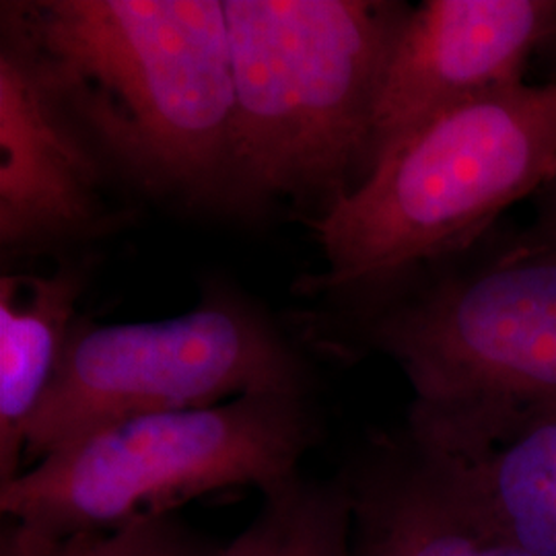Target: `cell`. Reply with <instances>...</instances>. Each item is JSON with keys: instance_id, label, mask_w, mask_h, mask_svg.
I'll list each match as a JSON object with an SVG mask.
<instances>
[{"instance_id": "ba28073f", "label": "cell", "mask_w": 556, "mask_h": 556, "mask_svg": "<svg viewBox=\"0 0 556 556\" xmlns=\"http://www.w3.org/2000/svg\"><path fill=\"white\" fill-rule=\"evenodd\" d=\"M555 41L556 0H425L410 7L381 87L367 174L427 119L526 85L532 60Z\"/></svg>"}, {"instance_id": "8fae6325", "label": "cell", "mask_w": 556, "mask_h": 556, "mask_svg": "<svg viewBox=\"0 0 556 556\" xmlns=\"http://www.w3.org/2000/svg\"><path fill=\"white\" fill-rule=\"evenodd\" d=\"M466 466L498 536L556 556V408Z\"/></svg>"}, {"instance_id": "6da1fadb", "label": "cell", "mask_w": 556, "mask_h": 556, "mask_svg": "<svg viewBox=\"0 0 556 556\" xmlns=\"http://www.w3.org/2000/svg\"><path fill=\"white\" fill-rule=\"evenodd\" d=\"M340 298L355 305L349 340L410 381L420 445L477 464L556 408V250L521 229Z\"/></svg>"}, {"instance_id": "7c38bea8", "label": "cell", "mask_w": 556, "mask_h": 556, "mask_svg": "<svg viewBox=\"0 0 556 556\" xmlns=\"http://www.w3.org/2000/svg\"><path fill=\"white\" fill-rule=\"evenodd\" d=\"M278 556H351V495L344 475L287 491Z\"/></svg>"}, {"instance_id": "3957f363", "label": "cell", "mask_w": 556, "mask_h": 556, "mask_svg": "<svg viewBox=\"0 0 556 556\" xmlns=\"http://www.w3.org/2000/svg\"><path fill=\"white\" fill-rule=\"evenodd\" d=\"M223 4L236 101L233 211L293 200L321 217L367 176L381 87L410 4Z\"/></svg>"}, {"instance_id": "4fadbf2b", "label": "cell", "mask_w": 556, "mask_h": 556, "mask_svg": "<svg viewBox=\"0 0 556 556\" xmlns=\"http://www.w3.org/2000/svg\"><path fill=\"white\" fill-rule=\"evenodd\" d=\"M206 540L174 517L128 526L118 532L96 534L91 556H217Z\"/></svg>"}, {"instance_id": "5b68a950", "label": "cell", "mask_w": 556, "mask_h": 556, "mask_svg": "<svg viewBox=\"0 0 556 556\" xmlns=\"http://www.w3.org/2000/svg\"><path fill=\"white\" fill-rule=\"evenodd\" d=\"M318 439V415L303 394L128 418L0 484V511L54 534H110L231 489L273 497L298 482Z\"/></svg>"}, {"instance_id": "5bb4252c", "label": "cell", "mask_w": 556, "mask_h": 556, "mask_svg": "<svg viewBox=\"0 0 556 556\" xmlns=\"http://www.w3.org/2000/svg\"><path fill=\"white\" fill-rule=\"evenodd\" d=\"M96 534H54L29 523L4 519L0 556H91Z\"/></svg>"}, {"instance_id": "9a60e30c", "label": "cell", "mask_w": 556, "mask_h": 556, "mask_svg": "<svg viewBox=\"0 0 556 556\" xmlns=\"http://www.w3.org/2000/svg\"><path fill=\"white\" fill-rule=\"evenodd\" d=\"M289 489H285L282 493L273 497H264V507L256 519L239 536H236L233 542H229L223 551H219L217 556H278Z\"/></svg>"}, {"instance_id": "7a4b0ae2", "label": "cell", "mask_w": 556, "mask_h": 556, "mask_svg": "<svg viewBox=\"0 0 556 556\" xmlns=\"http://www.w3.org/2000/svg\"><path fill=\"white\" fill-rule=\"evenodd\" d=\"M119 178L233 211V71L223 0L2 2Z\"/></svg>"}, {"instance_id": "52a82bcc", "label": "cell", "mask_w": 556, "mask_h": 556, "mask_svg": "<svg viewBox=\"0 0 556 556\" xmlns=\"http://www.w3.org/2000/svg\"><path fill=\"white\" fill-rule=\"evenodd\" d=\"M116 178L34 41L0 11L2 254L66 252L114 233L128 217L105 197Z\"/></svg>"}, {"instance_id": "8992f818", "label": "cell", "mask_w": 556, "mask_h": 556, "mask_svg": "<svg viewBox=\"0 0 556 556\" xmlns=\"http://www.w3.org/2000/svg\"><path fill=\"white\" fill-rule=\"evenodd\" d=\"M309 363L293 340L225 282H211L174 318L105 326L77 319L29 427L23 470L119 420L248 394L309 396Z\"/></svg>"}, {"instance_id": "e0dca14e", "label": "cell", "mask_w": 556, "mask_h": 556, "mask_svg": "<svg viewBox=\"0 0 556 556\" xmlns=\"http://www.w3.org/2000/svg\"><path fill=\"white\" fill-rule=\"evenodd\" d=\"M480 556H538L521 546H517L514 542L505 540V538H495Z\"/></svg>"}, {"instance_id": "2e32d148", "label": "cell", "mask_w": 556, "mask_h": 556, "mask_svg": "<svg viewBox=\"0 0 556 556\" xmlns=\"http://www.w3.org/2000/svg\"><path fill=\"white\" fill-rule=\"evenodd\" d=\"M532 200L534 219L521 229V233L532 243L556 250V176L548 179Z\"/></svg>"}, {"instance_id": "277c9868", "label": "cell", "mask_w": 556, "mask_h": 556, "mask_svg": "<svg viewBox=\"0 0 556 556\" xmlns=\"http://www.w3.org/2000/svg\"><path fill=\"white\" fill-rule=\"evenodd\" d=\"M556 176V83L459 103L408 132L312 220L326 270L309 293L349 295L450 258Z\"/></svg>"}, {"instance_id": "9c48e42d", "label": "cell", "mask_w": 556, "mask_h": 556, "mask_svg": "<svg viewBox=\"0 0 556 556\" xmlns=\"http://www.w3.org/2000/svg\"><path fill=\"white\" fill-rule=\"evenodd\" d=\"M342 475L351 556H480L501 538L468 466L410 435Z\"/></svg>"}, {"instance_id": "30bf717a", "label": "cell", "mask_w": 556, "mask_h": 556, "mask_svg": "<svg viewBox=\"0 0 556 556\" xmlns=\"http://www.w3.org/2000/svg\"><path fill=\"white\" fill-rule=\"evenodd\" d=\"M87 262H62L48 275L0 278V484L23 472L25 441L59 374Z\"/></svg>"}]
</instances>
